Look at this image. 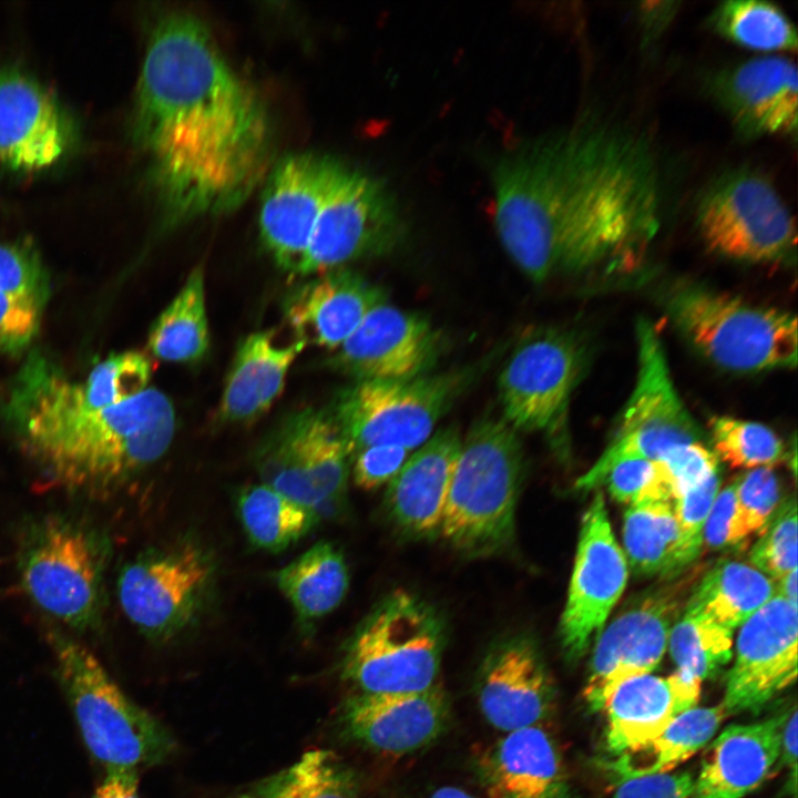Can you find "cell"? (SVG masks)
Masks as SVG:
<instances>
[{
  "label": "cell",
  "mask_w": 798,
  "mask_h": 798,
  "mask_svg": "<svg viewBox=\"0 0 798 798\" xmlns=\"http://www.w3.org/2000/svg\"><path fill=\"white\" fill-rule=\"evenodd\" d=\"M133 135L171 225L232 211L270 168L272 129L256 92L195 17L154 25L139 80Z\"/></svg>",
  "instance_id": "cell-1"
},
{
  "label": "cell",
  "mask_w": 798,
  "mask_h": 798,
  "mask_svg": "<svg viewBox=\"0 0 798 798\" xmlns=\"http://www.w3.org/2000/svg\"><path fill=\"white\" fill-rule=\"evenodd\" d=\"M52 361L32 351L14 376L3 416L24 452L57 487L91 494L121 488L157 461L175 431L171 400L155 388L101 410L65 401Z\"/></svg>",
  "instance_id": "cell-2"
},
{
  "label": "cell",
  "mask_w": 798,
  "mask_h": 798,
  "mask_svg": "<svg viewBox=\"0 0 798 798\" xmlns=\"http://www.w3.org/2000/svg\"><path fill=\"white\" fill-rule=\"evenodd\" d=\"M524 475L518 432L503 418L478 420L462 439L439 534L469 557L509 550Z\"/></svg>",
  "instance_id": "cell-3"
},
{
  "label": "cell",
  "mask_w": 798,
  "mask_h": 798,
  "mask_svg": "<svg viewBox=\"0 0 798 798\" xmlns=\"http://www.w3.org/2000/svg\"><path fill=\"white\" fill-rule=\"evenodd\" d=\"M665 300L682 335L724 370L755 374L797 364V319L788 311L697 284L675 285Z\"/></svg>",
  "instance_id": "cell-4"
},
{
  "label": "cell",
  "mask_w": 798,
  "mask_h": 798,
  "mask_svg": "<svg viewBox=\"0 0 798 798\" xmlns=\"http://www.w3.org/2000/svg\"><path fill=\"white\" fill-rule=\"evenodd\" d=\"M446 627L415 594L397 590L366 616L347 643L342 675L360 693H413L436 685Z\"/></svg>",
  "instance_id": "cell-5"
},
{
  "label": "cell",
  "mask_w": 798,
  "mask_h": 798,
  "mask_svg": "<svg viewBox=\"0 0 798 798\" xmlns=\"http://www.w3.org/2000/svg\"><path fill=\"white\" fill-rule=\"evenodd\" d=\"M50 640L60 683L91 755L106 769L165 760L174 748L167 729L127 698L84 646L59 634Z\"/></svg>",
  "instance_id": "cell-6"
},
{
  "label": "cell",
  "mask_w": 798,
  "mask_h": 798,
  "mask_svg": "<svg viewBox=\"0 0 798 798\" xmlns=\"http://www.w3.org/2000/svg\"><path fill=\"white\" fill-rule=\"evenodd\" d=\"M478 372V366H468L412 379L354 381L337 392L328 412L351 457L379 444L412 451L433 434L439 420Z\"/></svg>",
  "instance_id": "cell-7"
},
{
  "label": "cell",
  "mask_w": 798,
  "mask_h": 798,
  "mask_svg": "<svg viewBox=\"0 0 798 798\" xmlns=\"http://www.w3.org/2000/svg\"><path fill=\"white\" fill-rule=\"evenodd\" d=\"M561 133L507 155L494 174V222L515 265L534 283L559 273L556 188Z\"/></svg>",
  "instance_id": "cell-8"
},
{
  "label": "cell",
  "mask_w": 798,
  "mask_h": 798,
  "mask_svg": "<svg viewBox=\"0 0 798 798\" xmlns=\"http://www.w3.org/2000/svg\"><path fill=\"white\" fill-rule=\"evenodd\" d=\"M695 219L703 242L719 256L754 264L796 259L794 217L773 183L751 168L732 170L712 182Z\"/></svg>",
  "instance_id": "cell-9"
},
{
  "label": "cell",
  "mask_w": 798,
  "mask_h": 798,
  "mask_svg": "<svg viewBox=\"0 0 798 798\" xmlns=\"http://www.w3.org/2000/svg\"><path fill=\"white\" fill-rule=\"evenodd\" d=\"M637 378L618 429L596 462L575 482L587 492L601 487L611 469L625 460L658 461L671 449L702 442L703 434L679 398L662 340L647 319H640Z\"/></svg>",
  "instance_id": "cell-10"
},
{
  "label": "cell",
  "mask_w": 798,
  "mask_h": 798,
  "mask_svg": "<svg viewBox=\"0 0 798 798\" xmlns=\"http://www.w3.org/2000/svg\"><path fill=\"white\" fill-rule=\"evenodd\" d=\"M255 462L262 483L319 520L342 504L351 451L328 410L307 408L284 418L259 443Z\"/></svg>",
  "instance_id": "cell-11"
},
{
  "label": "cell",
  "mask_w": 798,
  "mask_h": 798,
  "mask_svg": "<svg viewBox=\"0 0 798 798\" xmlns=\"http://www.w3.org/2000/svg\"><path fill=\"white\" fill-rule=\"evenodd\" d=\"M216 565L193 539L150 550L126 564L117 581L123 613L147 637L170 641L203 614L215 585Z\"/></svg>",
  "instance_id": "cell-12"
},
{
  "label": "cell",
  "mask_w": 798,
  "mask_h": 798,
  "mask_svg": "<svg viewBox=\"0 0 798 798\" xmlns=\"http://www.w3.org/2000/svg\"><path fill=\"white\" fill-rule=\"evenodd\" d=\"M398 205L376 177L337 160L318 208L299 276L382 255L399 242Z\"/></svg>",
  "instance_id": "cell-13"
},
{
  "label": "cell",
  "mask_w": 798,
  "mask_h": 798,
  "mask_svg": "<svg viewBox=\"0 0 798 798\" xmlns=\"http://www.w3.org/2000/svg\"><path fill=\"white\" fill-rule=\"evenodd\" d=\"M584 367V347L572 332L552 327L529 330L500 372L503 420L516 432L560 433Z\"/></svg>",
  "instance_id": "cell-14"
},
{
  "label": "cell",
  "mask_w": 798,
  "mask_h": 798,
  "mask_svg": "<svg viewBox=\"0 0 798 798\" xmlns=\"http://www.w3.org/2000/svg\"><path fill=\"white\" fill-rule=\"evenodd\" d=\"M104 548L86 528L61 519L40 525L23 561L33 601L65 624L91 625L100 610Z\"/></svg>",
  "instance_id": "cell-15"
},
{
  "label": "cell",
  "mask_w": 798,
  "mask_h": 798,
  "mask_svg": "<svg viewBox=\"0 0 798 798\" xmlns=\"http://www.w3.org/2000/svg\"><path fill=\"white\" fill-rule=\"evenodd\" d=\"M688 584L681 580L638 596L600 632L584 688L592 710H603L618 684L659 665L671 628L684 611Z\"/></svg>",
  "instance_id": "cell-16"
},
{
  "label": "cell",
  "mask_w": 798,
  "mask_h": 798,
  "mask_svg": "<svg viewBox=\"0 0 798 798\" xmlns=\"http://www.w3.org/2000/svg\"><path fill=\"white\" fill-rule=\"evenodd\" d=\"M628 564L612 531L605 500L594 494L583 514L567 600L560 620V642L571 662L596 638L623 594Z\"/></svg>",
  "instance_id": "cell-17"
},
{
  "label": "cell",
  "mask_w": 798,
  "mask_h": 798,
  "mask_svg": "<svg viewBox=\"0 0 798 798\" xmlns=\"http://www.w3.org/2000/svg\"><path fill=\"white\" fill-rule=\"evenodd\" d=\"M722 706L758 713L797 678L798 608L775 595L741 624Z\"/></svg>",
  "instance_id": "cell-18"
},
{
  "label": "cell",
  "mask_w": 798,
  "mask_h": 798,
  "mask_svg": "<svg viewBox=\"0 0 798 798\" xmlns=\"http://www.w3.org/2000/svg\"><path fill=\"white\" fill-rule=\"evenodd\" d=\"M443 337L418 313L387 303L374 308L327 364L364 380H403L423 375L443 350Z\"/></svg>",
  "instance_id": "cell-19"
},
{
  "label": "cell",
  "mask_w": 798,
  "mask_h": 798,
  "mask_svg": "<svg viewBox=\"0 0 798 798\" xmlns=\"http://www.w3.org/2000/svg\"><path fill=\"white\" fill-rule=\"evenodd\" d=\"M336 163L324 154L293 153L276 162L265 177L260 237L276 264L289 274L300 272Z\"/></svg>",
  "instance_id": "cell-20"
},
{
  "label": "cell",
  "mask_w": 798,
  "mask_h": 798,
  "mask_svg": "<svg viewBox=\"0 0 798 798\" xmlns=\"http://www.w3.org/2000/svg\"><path fill=\"white\" fill-rule=\"evenodd\" d=\"M480 710L503 733L541 725L550 715L554 684L535 641L516 633L497 641L478 676Z\"/></svg>",
  "instance_id": "cell-21"
},
{
  "label": "cell",
  "mask_w": 798,
  "mask_h": 798,
  "mask_svg": "<svg viewBox=\"0 0 798 798\" xmlns=\"http://www.w3.org/2000/svg\"><path fill=\"white\" fill-rule=\"evenodd\" d=\"M709 88L744 136L796 135L798 78L796 64L788 58L744 61L717 72Z\"/></svg>",
  "instance_id": "cell-22"
},
{
  "label": "cell",
  "mask_w": 798,
  "mask_h": 798,
  "mask_svg": "<svg viewBox=\"0 0 798 798\" xmlns=\"http://www.w3.org/2000/svg\"><path fill=\"white\" fill-rule=\"evenodd\" d=\"M449 700L439 685L413 693H359L341 710L348 736L389 755L415 753L433 743L449 720Z\"/></svg>",
  "instance_id": "cell-23"
},
{
  "label": "cell",
  "mask_w": 798,
  "mask_h": 798,
  "mask_svg": "<svg viewBox=\"0 0 798 798\" xmlns=\"http://www.w3.org/2000/svg\"><path fill=\"white\" fill-rule=\"evenodd\" d=\"M70 136L69 119L51 92L27 73L0 66V162L24 171L49 166Z\"/></svg>",
  "instance_id": "cell-24"
},
{
  "label": "cell",
  "mask_w": 798,
  "mask_h": 798,
  "mask_svg": "<svg viewBox=\"0 0 798 798\" xmlns=\"http://www.w3.org/2000/svg\"><path fill=\"white\" fill-rule=\"evenodd\" d=\"M386 303L383 290L345 267L314 275L293 288L284 315L294 337L336 350L377 306Z\"/></svg>",
  "instance_id": "cell-25"
},
{
  "label": "cell",
  "mask_w": 798,
  "mask_h": 798,
  "mask_svg": "<svg viewBox=\"0 0 798 798\" xmlns=\"http://www.w3.org/2000/svg\"><path fill=\"white\" fill-rule=\"evenodd\" d=\"M461 442L454 427L437 430L387 484L385 509L401 533L417 539L439 533Z\"/></svg>",
  "instance_id": "cell-26"
},
{
  "label": "cell",
  "mask_w": 798,
  "mask_h": 798,
  "mask_svg": "<svg viewBox=\"0 0 798 798\" xmlns=\"http://www.w3.org/2000/svg\"><path fill=\"white\" fill-rule=\"evenodd\" d=\"M702 682L678 671L630 677L608 696L605 744L614 756L661 734L678 715L697 706Z\"/></svg>",
  "instance_id": "cell-27"
},
{
  "label": "cell",
  "mask_w": 798,
  "mask_h": 798,
  "mask_svg": "<svg viewBox=\"0 0 798 798\" xmlns=\"http://www.w3.org/2000/svg\"><path fill=\"white\" fill-rule=\"evenodd\" d=\"M786 716L722 730L705 748L694 798H743L758 788L779 759Z\"/></svg>",
  "instance_id": "cell-28"
},
{
  "label": "cell",
  "mask_w": 798,
  "mask_h": 798,
  "mask_svg": "<svg viewBox=\"0 0 798 798\" xmlns=\"http://www.w3.org/2000/svg\"><path fill=\"white\" fill-rule=\"evenodd\" d=\"M481 773L490 798H569L561 755L541 725L505 733L483 757Z\"/></svg>",
  "instance_id": "cell-29"
},
{
  "label": "cell",
  "mask_w": 798,
  "mask_h": 798,
  "mask_svg": "<svg viewBox=\"0 0 798 798\" xmlns=\"http://www.w3.org/2000/svg\"><path fill=\"white\" fill-rule=\"evenodd\" d=\"M306 347L282 342L275 330L256 331L239 345L219 405L222 421L238 423L266 412L282 393L289 367Z\"/></svg>",
  "instance_id": "cell-30"
},
{
  "label": "cell",
  "mask_w": 798,
  "mask_h": 798,
  "mask_svg": "<svg viewBox=\"0 0 798 798\" xmlns=\"http://www.w3.org/2000/svg\"><path fill=\"white\" fill-rule=\"evenodd\" d=\"M726 716L722 704L695 706L657 736L612 756L607 769L617 780L672 771L707 746Z\"/></svg>",
  "instance_id": "cell-31"
},
{
  "label": "cell",
  "mask_w": 798,
  "mask_h": 798,
  "mask_svg": "<svg viewBox=\"0 0 798 798\" xmlns=\"http://www.w3.org/2000/svg\"><path fill=\"white\" fill-rule=\"evenodd\" d=\"M775 595L773 579L751 564L726 560L704 574L684 610L734 631Z\"/></svg>",
  "instance_id": "cell-32"
},
{
  "label": "cell",
  "mask_w": 798,
  "mask_h": 798,
  "mask_svg": "<svg viewBox=\"0 0 798 798\" xmlns=\"http://www.w3.org/2000/svg\"><path fill=\"white\" fill-rule=\"evenodd\" d=\"M276 584L303 622L318 620L344 601L349 587L341 551L318 542L276 573Z\"/></svg>",
  "instance_id": "cell-33"
},
{
  "label": "cell",
  "mask_w": 798,
  "mask_h": 798,
  "mask_svg": "<svg viewBox=\"0 0 798 798\" xmlns=\"http://www.w3.org/2000/svg\"><path fill=\"white\" fill-rule=\"evenodd\" d=\"M147 346L155 357L171 362H195L206 355L209 335L201 267L192 270L178 294L154 321Z\"/></svg>",
  "instance_id": "cell-34"
},
{
  "label": "cell",
  "mask_w": 798,
  "mask_h": 798,
  "mask_svg": "<svg viewBox=\"0 0 798 798\" xmlns=\"http://www.w3.org/2000/svg\"><path fill=\"white\" fill-rule=\"evenodd\" d=\"M236 508L249 542L273 553L298 542L319 521L311 511L264 483L243 488Z\"/></svg>",
  "instance_id": "cell-35"
},
{
  "label": "cell",
  "mask_w": 798,
  "mask_h": 798,
  "mask_svg": "<svg viewBox=\"0 0 798 798\" xmlns=\"http://www.w3.org/2000/svg\"><path fill=\"white\" fill-rule=\"evenodd\" d=\"M152 362L143 352L129 350L99 362L83 382H73L54 366L53 383L69 403L85 410H101L122 403L146 389Z\"/></svg>",
  "instance_id": "cell-36"
},
{
  "label": "cell",
  "mask_w": 798,
  "mask_h": 798,
  "mask_svg": "<svg viewBox=\"0 0 798 798\" xmlns=\"http://www.w3.org/2000/svg\"><path fill=\"white\" fill-rule=\"evenodd\" d=\"M624 554L637 576H668L677 545L674 502L630 505L623 520Z\"/></svg>",
  "instance_id": "cell-37"
},
{
  "label": "cell",
  "mask_w": 798,
  "mask_h": 798,
  "mask_svg": "<svg viewBox=\"0 0 798 798\" xmlns=\"http://www.w3.org/2000/svg\"><path fill=\"white\" fill-rule=\"evenodd\" d=\"M237 798H356V784L334 753L313 749L290 766L254 782Z\"/></svg>",
  "instance_id": "cell-38"
},
{
  "label": "cell",
  "mask_w": 798,
  "mask_h": 798,
  "mask_svg": "<svg viewBox=\"0 0 798 798\" xmlns=\"http://www.w3.org/2000/svg\"><path fill=\"white\" fill-rule=\"evenodd\" d=\"M710 27L735 44L760 52L797 49V33L786 13L767 1L730 0L710 14Z\"/></svg>",
  "instance_id": "cell-39"
},
{
  "label": "cell",
  "mask_w": 798,
  "mask_h": 798,
  "mask_svg": "<svg viewBox=\"0 0 798 798\" xmlns=\"http://www.w3.org/2000/svg\"><path fill=\"white\" fill-rule=\"evenodd\" d=\"M733 635L734 631L684 610L671 628L667 648L676 671L703 682L730 662Z\"/></svg>",
  "instance_id": "cell-40"
},
{
  "label": "cell",
  "mask_w": 798,
  "mask_h": 798,
  "mask_svg": "<svg viewBox=\"0 0 798 798\" xmlns=\"http://www.w3.org/2000/svg\"><path fill=\"white\" fill-rule=\"evenodd\" d=\"M710 439L718 459L735 468H773L786 458L782 440L769 427L749 420L715 416Z\"/></svg>",
  "instance_id": "cell-41"
},
{
  "label": "cell",
  "mask_w": 798,
  "mask_h": 798,
  "mask_svg": "<svg viewBox=\"0 0 798 798\" xmlns=\"http://www.w3.org/2000/svg\"><path fill=\"white\" fill-rule=\"evenodd\" d=\"M719 490L718 471L674 500L678 545L667 579L681 575L699 556L705 523Z\"/></svg>",
  "instance_id": "cell-42"
},
{
  "label": "cell",
  "mask_w": 798,
  "mask_h": 798,
  "mask_svg": "<svg viewBox=\"0 0 798 798\" xmlns=\"http://www.w3.org/2000/svg\"><path fill=\"white\" fill-rule=\"evenodd\" d=\"M797 502L784 500L749 552V564L774 581L797 569Z\"/></svg>",
  "instance_id": "cell-43"
},
{
  "label": "cell",
  "mask_w": 798,
  "mask_h": 798,
  "mask_svg": "<svg viewBox=\"0 0 798 798\" xmlns=\"http://www.w3.org/2000/svg\"><path fill=\"white\" fill-rule=\"evenodd\" d=\"M604 483L615 501L628 507L655 501L674 502L666 470L659 461H622L611 469Z\"/></svg>",
  "instance_id": "cell-44"
},
{
  "label": "cell",
  "mask_w": 798,
  "mask_h": 798,
  "mask_svg": "<svg viewBox=\"0 0 798 798\" xmlns=\"http://www.w3.org/2000/svg\"><path fill=\"white\" fill-rule=\"evenodd\" d=\"M0 291L30 298L44 307L50 278L33 245L0 239Z\"/></svg>",
  "instance_id": "cell-45"
},
{
  "label": "cell",
  "mask_w": 798,
  "mask_h": 798,
  "mask_svg": "<svg viewBox=\"0 0 798 798\" xmlns=\"http://www.w3.org/2000/svg\"><path fill=\"white\" fill-rule=\"evenodd\" d=\"M734 481L744 523L749 534L759 533L782 502L779 479L773 468L761 467Z\"/></svg>",
  "instance_id": "cell-46"
},
{
  "label": "cell",
  "mask_w": 798,
  "mask_h": 798,
  "mask_svg": "<svg viewBox=\"0 0 798 798\" xmlns=\"http://www.w3.org/2000/svg\"><path fill=\"white\" fill-rule=\"evenodd\" d=\"M43 307L37 301L0 291V356L24 351L37 336Z\"/></svg>",
  "instance_id": "cell-47"
},
{
  "label": "cell",
  "mask_w": 798,
  "mask_h": 798,
  "mask_svg": "<svg viewBox=\"0 0 798 798\" xmlns=\"http://www.w3.org/2000/svg\"><path fill=\"white\" fill-rule=\"evenodd\" d=\"M658 461L666 470L674 500L719 471V459L703 442L677 446Z\"/></svg>",
  "instance_id": "cell-48"
},
{
  "label": "cell",
  "mask_w": 798,
  "mask_h": 798,
  "mask_svg": "<svg viewBox=\"0 0 798 798\" xmlns=\"http://www.w3.org/2000/svg\"><path fill=\"white\" fill-rule=\"evenodd\" d=\"M749 535L740 514L735 481L718 491L704 528L703 545L720 551L736 548Z\"/></svg>",
  "instance_id": "cell-49"
},
{
  "label": "cell",
  "mask_w": 798,
  "mask_h": 798,
  "mask_svg": "<svg viewBox=\"0 0 798 798\" xmlns=\"http://www.w3.org/2000/svg\"><path fill=\"white\" fill-rule=\"evenodd\" d=\"M410 451L398 447L379 444L356 451L351 457L354 482L364 490L388 484L407 461Z\"/></svg>",
  "instance_id": "cell-50"
},
{
  "label": "cell",
  "mask_w": 798,
  "mask_h": 798,
  "mask_svg": "<svg viewBox=\"0 0 798 798\" xmlns=\"http://www.w3.org/2000/svg\"><path fill=\"white\" fill-rule=\"evenodd\" d=\"M695 777L668 771L618 781L612 798H694Z\"/></svg>",
  "instance_id": "cell-51"
},
{
  "label": "cell",
  "mask_w": 798,
  "mask_h": 798,
  "mask_svg": "<svg viewBox=\"0 0 798 798\" xmlns=\"http://www.w3.org/2000/svg\"><path fill=\"white\" fill-rule=\"evenodd\" d=\"M135 768H108L92 798H140Z\"/></svg>",
  "instance_id": "cell-52"
},
{
  "label": "cell",
  "mask_w": 798,
  "mask_h": 798,
  "mask_svg": "<svg viewBox=\"0 0 798 798\" xmlns=\"http://www.w3.org/2000/svg\"><path fill=\"white\" fill-rule=\"evenodd\" d=\"M797 709L796 705H794V708L787 714L782 724L779 756L790 771L789 780L792 782L795 794L797 779Z\"/></svg>",
  "instance_id": "cell-53"
},
{
  "label": "cell",
  "mask_w": 798,
  "mask_h": 798,
  "mask_svg": "<svg viewBox=\"0 0 798 798\" xmlns=\"http://www.w3.org/2000/svg\"><path fill=\"white\" fill-rule=\"evenodd\" d=\"M776 595L797 606V569L774 581Z\"/></svg>",
  "instance_id": "cell-54"
},
{
  "label": "cell",
  "mask_w": 798,
  "mask_h": 798,
  "mask_svg": "<svg viewBox=\"0 0 798 798\" xmlns=\"http://www.w3.org/2000/svg\"><path fill=\"white\" fill-rule=\"evenodd\" d=\"M427 798H474L461 788L444 786L434 790Z\"/></svg>",
  "instance_id": "cell-55"
}]
</instances>
